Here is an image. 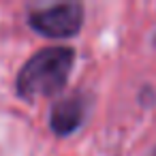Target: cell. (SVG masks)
<instances>
[{
	"instance_id": "1",
	"label": "cell",
	"mask_w": 156,
	"mask_h": 156,
	"mask_svg": "<svg viewBox=\"0 0 156 156\" xmlns=\"http://www.w3.org/2000/svg\"><path fill=\"white\" fill-rule=\"evenodd\" d=\"M75 60L73 47L54 45L39 49L22 64L15 77V94L26 103L60 94L73 73Z\"/></svg>"
},
{
	"instance_id": "2",
	"label": "cell",
	"mask_w": 156,
	"mask_h": 156,
	"mask_svg": "<svg viewBox=\"0 0 156 156\" xmlns=\"http://www.w3.org/2000/svg\"><path fill=\"white\" fill-rule=\"evenodd\" d=\"M86 9L81 2H60L34 9L28 15V28L47 39H73L81 32Z\"/></svg>"
},
{
	"instance_id": "3",
	"label": "cell",
	"mask_w": 156,
	"mask_h": 156,
	"mask_svg": "<svg viewBox=\"0 0 156 156\" xmlns=\"http://www.w3.org/2000/svg\"><path fill=\"white\" fill-rule=\"evenodd\" d=\"M86 115H88L86 96L79 92L69 94V96L60 98L58 103H54V107L49 111V128L58 137H69L83 126Z\"/></svg>"
}]
</instances>
